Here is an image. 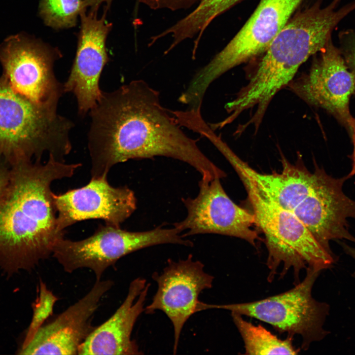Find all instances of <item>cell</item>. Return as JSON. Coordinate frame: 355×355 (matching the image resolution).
Here are the masks:
<instances>
[{
    "label": "cell",
    "instance_id": "obj_1",
    "mask_svg": "<svg viewBox=\"0 0 355 355\" xmlns=\"http://www.w3.org/2000/svg\"><path fill=\"white\" fill-rule=\"evenodd\" d=\"M88 147L91 178H107L115 165L130 159L164 156L186 163L203 178H222L225 173L181 129L159 92L135 80L102 96L90 111Z\"/></svg>",
    "mask_w": 355,
    "mask_h": 355
},
{
    "label": "cell",
    "instance_id": "obj_2",
    "mask_svg": "<svg viewBox=\"0 0 355 355\" xmlns=\"http://www.w3.org/2000/svg\"><path fill=\"white\" fill-rule=\"evenodd\" d=\"M81 166L50 154L44 164L26 160L10 166L0 198L1 261L29 269L52 255L65 232L57 230L51 184L71 177Z\"/></svg>",
    "mask_w": 355,
    "mask_h": 355
},
{
    "label": "cell",
    "instance_id": "obj_3",
    "mask_svg": "<svg viewBox=\"0 0 355 355\" xmlns=\"http://www.w3.org/2000/svg\"><path fill=\"white\" fill-rule=\"evenodd\" d=\"M333 0H322L294 13L261 55L255 71L246 85L230 102L238 114L255 108L251 119L261 123L275 95L287 87L300 67L319 52L332 38L333 31L355 10V0L337 8Z\"/></svg>",
    "mask_w": 355,
    "mask_h": 355
},
{
    "label": "cell",
    "instance_id": "obj_4",
    "mask_svg": "<svg viewBox=\"0 0 355 355\" xmlns=\"http://www.w3.org/2000/svg\"><path fill=\"white\" fill-rule=\"evenodd\" d=\"M73 123L53 110L14 92L0 77V158L9 166L47 152L57 159L71 150Z\"/></svg>",
    "mask_w": 355,
    "mask_h": 355
},
{
    "label": "cell",
    "instance_id": "obj_5",
    "mask_svg": "<svg viewBox=\"0 0 355 355\" xmlns=\"http://www.w3.org/2000/svg\"><path fill=\"white\" fill-rule=\"evenodd\" d=\"M248 195L257 226L264 234L268 251L266 265L272 282L292 269L295 284L304 269L320 272L336 261L331 250L324 248L293 212L285 210L262 195L243 174H238Z\"/></svg>",
    "mask_w": 355,
    "mask_h": 355
},
{
    "label": "cell",
    "instance_id": "obj_6",
    "mask_svg": "<svg viewBox=\"0 0 355 355\" xmlns=\"http://www.w3.org/2000/svg\"><path fill=\"white\" fill-rule=\"evenodd\" d=\"M179 229L158 227L150 230L132 232L106 224L100 225L91 236L79 241L63 238L55 245L52 256L68 273L81 268L94 273L100 280L109 267L125 255L148 247L174 244L192 247Z\"/></svg>",
    "mask_w": 355,
    "mask_h": 355
},
{
    "label": "cell",
    "instance_id": "obj_7",
    "mask_svg": "<svg viewBox=\"0 0 355 355\" xmlns=\"http://www.w3.org/2000/svg\"><path fill=\"white\" fill-rule=\"evenodd\" d=\"M320 272L306 269L304 279L284 292L252 302L223 305H207L237 313L271 325L279 333L288 337L299 335L301 348L322 339L327 334L323 324L328 312L327 304L317 301L312 296L314 283Z\"/></svg>",
    "mask_w": 355,
    "mask_h": 355
},
{
    "label": "cell",
    "instance_id": "obj_8",
    "mask_svg": "<svg viewBox=\"0 0 355 355\" xmlns=\"http://www.w3.org/2000/svg\"><path fill=\"white\" fill-rule=\"evenodd\" d=\"M61 56L56 48L23 35L11 36L0 45L2 76L10 88L35 104L54 110L65 93L53 69Z\"/></svg>",
    "mask_w": 355,
    "mask_h": 355
},
{
    "label": "cell",
    "instance_id": "obj_9",
    "mask_svg": "<svg viewBox=\"0 0 355 355\" xmlns=\"http://www.w3.org/2000/svg\"><path fill=\"white\" fill-rule=\"evenodd\" d=\"M304 0H261L237 34L196 72V85L207 90L227 71L262 55Z\"/></svg>",
    "mask_w": 355,
    "mask_h": 355
},
{
    "label": "cell",
    "instance_id": "obj_10",
    "mask_svg": "<svg viewBox=\"0 0 355 355\" xmlns=\"http://www.w3.org/2000/svg\"><path fill=\"white\" fill-rule=\"evenodd\" d=\"M309 71L293 79L287 87L307 104L326 110L351 135L355 118L349 102L355 94V79L332 38L314 55Z\"/></svg>",
    "mask_w": 355,
    "mask_h": 355
},
{
    "label": "cell",
    "instance_id": "obj_11",
    "mask_svg": "<svg viewBox=\"0 0 355 355\" xmlns=\"http://www.w3.org/2000/svg\"><path fill=\"white\" fill-rule=\"evenodd\" d=\"M220 178H201L199 191L195 198H182L186 217L174 226L185 236L217 234L242 239L255 246L259 238L252 229L256 225L254 214L236 204L228 196Z\"/></svg>",
    "mask_w": 355,
    "mask_h": 355
},
{
    "label": "cell",
    "instance_id": "obj_12",
    "mask_svg": "<svg viewBox=\"0 0 355 355\" xmlns=\"http://www.w3.org/2000/svg\"><path fill=\"white\" fill-rule=\"evenodd\" d=\"M310 191L293 212L326 249L329 242L348 240L355 243L348 219H355V201L343 192L345 176L335 178L318 166Z\"/></svg>",
    "mask_w": 355,
    "mask_h": 355
},
{
    "label": "cell",
    "instance_id": "obj_13",
    "mask_svg": "<svg viewBox=\"0 0 355 355\" xmlns=\"http://www.w3.org/2000/svg\"><path fill=\"white\" fill-rule=\"evenodd\" d=\"M204 268L203 263L194 260L189 254L184 260H168L161 274L154 272L152 275L157 284V290L144 312L151 314L161 311L171 320L174 329V354L184 325L198 312L199 294L212 287L213 277L206 273Z\"/></svg>",
    "mask_w": 355,
    "mask_h": 355
},
{
    "label": "cell",
    "instance_id": "obj_14",
    "mask_svg": "<svg viewBox=\"0 0 355 355\" xmlns=\"http://www.w3.org/2000/svg\"><path fill=\"white\" fill-rule=\"evenodd\" d=\"M53 199L60 232L89 219H103L106 224L120 227L137 208L134 192L127 186H111L107 178H91L83 187L53 193Z\"/></svg>",
    "mask_w": 355,
    "mask_h": 355
},
{
    "label": "cell",
    "instance_id": "obj_15",
    "mask_svg": "<svg viewBox=\"0 0 355 355\" xmlns=\"http://www.w3.org/2000/svg\"><path fill=\"white\" fill-rule=\"evenodd\" d=\"M107 9L98 18L97 11L83 10L75 57L70 74L64 83L65 93H72L76 99L79 114L84 116L96 105L103 91L99 81L108 61L107 36L112 24L106 20Z\"/></svg>",
    "mask_w": 355,
    "mask_h": 355
},
{
    "label": "cell",
    "instance_id": "obj_16",
    "mask_svg": "<svg viewBox=\"0 0 355 355\" xmlns=\"http://www.w3.org/2000/svg\"><path fill=\"white\" fill-rule=\"evenodd\" d=\"M113 284L110 280H96L85 295L42 325L20 354L78 355L79 347L96 328L92 321L101 299Z\"/></svg>",
    "mask_w": 355,
    "mask_h": 355
},
{
    "label": "cell",
    "instance_id": "obj_17",
    "mask_svg": "<svg viewBox=\"0 0 355 355\" xmlns=\"http://www.w3.org/2000/svg\"><path fill=\"white\" fill-rule=\"evenodd\" d=\"M150 284L137 278L129 284L123 303L105 322L91 333L78 349V355H141L131 334L135 324L144 312Z\"/></svg>",
    "mask_w": 355,
    "mask_h": 355
},
{
    "label": "cell",
    "instance_id": "obj_18",
    "mask_svg": "<svg viewBox=\"0 0 355 355\" xmlns=\"http://www.w3.org/2000/svg\"><path fill=\"white\" fill-rule=\"evenodd\" d=\"M221 153L237 173L244 175L262 195L285 210L293 212L310 191L314 172L300 163L292 164L283 155L282 172L266 174L251 168L229 146L223 147Z\"/></svg>",
    "mask_w": 355,
    "mask_h": 355
},
{
    "label": "cell",
    "instance_id": "obj_19",
    "mask_svg": "<svg viewBox=\"0 0 355 355\" xmlns=\"http://www.w3.org/2000/svg\"><path fill=\"white\" fill-rule=\"evenodd\" d=\"M233 321L244 343L246 355H296L299 349L293 345V338L281 339L260 324L255 325L243 316L231 312Z\"/></svg>",
    "mask_w": 355,
    "mask_h": 355
},
{
    "label": "cell",
    "instance_id": "obj_20",
    "mask_svg": "<svg viewBox=\"0 0 355 355\" xmlns=\"http://www.w3.org/2000/svg\"><path fill=\"white\" fill-rule=\"evenodd\" d=\"M243 0H199L197 6L179 20L178 27L186 36H201L211 22L219 15Z\"/></svg>",
    "mask_w": 355,
    "mask_h": 355
},
{
    "label": "cell",
    "instance_id": "obj_21",
    "mask_svg": "<svg viewBox=\"0 0 355 355\" xmlns=\"http://www.w3.org/2000/svg\"><path fill=\"white\" fill-rule=\"evenodd\" d=\"M86 8L83 0H40L39 13L45 25L59 30L74 27Z\"/></svg>",
    "mask_w": 355,
    "mask_h": 355
},
{
    "label": "cell",
    "instance_id": "obj_22",
    "mask_svg": "<svg viewBox=\"0 0 355 355\" xmlns=\"http://www.w3.org/2000/svg\"><path fill=\"white\" fill-rule=\"evenodd\" d=\"M58 300L45 284L40 281L38 294L33 307V317L23 347L29 343L47 319L53 315L54 307Z\"/></svg>",
    "mask_w": 355,
    "mask_h": 355
},
{
    "label": "cell",
    "instance_id": "obj_23",
    "mask_svg": "<svg viewBox=\"0 0 355 355\" xmlns=\"http://www.w3.org/2000/svg\"><path fill=\"white\" fill-rule=\"evenodd\" d=\"M338 47L344 61L355 79V31L348 29L338 35Z\"/></svg>",
    "mask_w": 355,
    "mask_h": 355
},
{
    "label": "cell",
    "instance_id": "obj_24",
    "mask_svg": "<svg viewBox=\"0 0 355 355\" xmlns=\"http://www.w3.org/2000/svg\"><path fill=\"white\" fill-rule=\"evenodd\" d=\"M199 0H147L154 9H168L177 10L186 8Z\"/></svg>",
    "mask_w": 355,
    "mask_h": 355
},
{
    "label": "cell",
    "instance_id": "obj_25",
    "mask_svg": "<svg viewBox=\"0 0 355 355\" xmlns=\"http://www.w3.org/2000/svg\"><path fill=\"white\" fill-rule=\"evenodd\" d=\"M10 174V166L0 158V198L7 184Z\"/></svg>",
    "mask_w": 355,
    "mask_h": 355
},
{
    "label": "cell",
    "instance_id": "obj_26",
    "mask_svg": "<svg viewBox=\"0 0 355 355\" xmlns=\"http://www.w3.org/2000/svg\"><path fill=\"white\" fill-rule=\"evenodd\" d=\"M112 0H83L86 8H90L89 11H98L100 6L103 3L106 4L105 7L108 9Z\"/></svg>",
    "mask_w": 355,
    "mask_h": 355
},
{
    "label": "cell",
    "instance_id": "obj_27",
    "mask_svg": "<svg viewBox=\"0 0 355 355\" xmlns=\"http://www.w3.org/2000/svg\"><path fill=\"white\" fill-rule=\"evenodd\" d=\"M351 136L352 137L353 144H354V150L352 155V167L351 172L347 176L349 178L355 175V118L354 119V123L352 126V130Z\"/></svg>",
    "mask_w": 355,
    "mask_h": 355
},
{
    "label": "cell",
    "instance_id": "obj_28",
    "mask_svg": "<svg viewBox=\"0 0 355 355\" xmlns=\"http://www.w3.org/2000/svg\"><path fill=\"white\" fill-rule=\"evenodd\" d=\"M339 244L341 245L345 252L355 260V248L342 242H340Z\"/></svg>",
    "mask_w": 355,
    "mask_h": 355
}]
</instances>
